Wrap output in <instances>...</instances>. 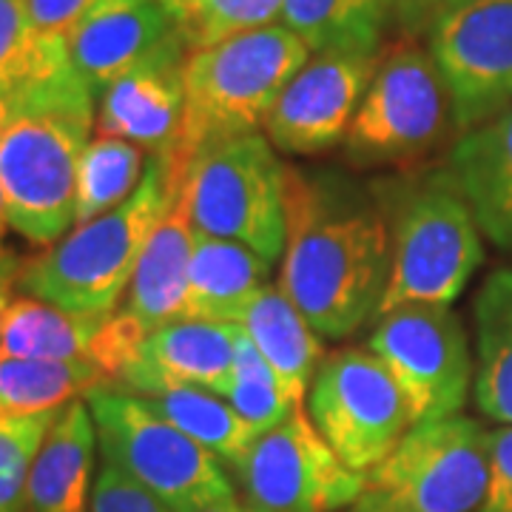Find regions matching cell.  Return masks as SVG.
I'll return each instance as SVG.
<instances>
[{"instance_id":"obj_1","label":"cell","mask_w":512,"mask_h":512,"mask_svg":"<svg viewBox=\"0 0 512 512\" xmlns=\"http://www.w3.org/2000/svg\"><path fill=\"white\" fill-rule=\"evenodd\" d=\"M390 220L370 200L288 168V245L279 288L325 339L379 316L390 282Z\"/></svg>"},{"instance_id":"obj_2","label":"cell","mask_w":512,"mask_h":512,"mask_svg":"<svg viewBox=\"0 0 512 512\" xmlns=\"http://www.w3.org/2000/svg\"><path fill=\"white\" fill-rule=\"evenodd\" d=\"M94 100L72 63L0 94L6 222L35 245H55L74 225L77 165L97 123Z\"/></svg>"},{"instance_id":"obj_3","label":"cell","mask_w":512,"mask_h":512,"mask_svg":"<svg viewBox=\"0 0 512 512\" xmlns=\"http://www.w3.org/2000/svg\"><path fill=\"white\" fill-rule=\"evenodd\" d=\"M188 163L177 154H151L143 183L126 202L74 225L46 254L20 265L18 285L26 296L80 316H111L131 288L154 228L183 191Z\"/></svg>"},{"instance_id":"obj_4","label":"cell","mask_w":512,"mask_h":512,"mask_svg":"<svg viewBox=\"0 0 512 512\" xmlns=\"http://www.w3.org/2000/svg\"><path fill=\"white\" fill-rule=\"evenodd\" d=\"M311 57L282 23L188 52L183 137L171 154L191 160L214 140L259 131L279 92Z\"/></svg>"},{"instance_id":"obj_5","label":"cell","mask_w":512,"mask_h":512,"mask_svg":"<svg viewBox=\"0 0 512 512\" xmlns=\"http://www.w3.org/2000/svg\"><path fill=\"white\" fill-rule=\"evenodd\" d=\"M390 282L384 313L404 305H453L484 262L481 228L450 168L430 171L393 205L390 225Z\"/></svg>"},{"instance_id":"obj_6","label":"cell","mask_w":512,"mask_h":512,"mask_svg":"<svg viewBox=\"0 0 512 512\" xmlns=\"http://www.w3.org/2000/svg\"><path fill=\"white\" fill-rule=\"evenodd\" d=\"M200 234L231 239L276 265L288 245V168L265 134H237L202 146L183 185Z\"/></svg>"},{"instance_id":"obj_7","label":"cell","mask_w":512,"mask_h":512,"mask_svg":"<svg viewBox=\"0 0 512 512\" xmlns=\"http://www.w3.org/2000/svg\"><path fill=\"white\" fill-rule=\"evenodd\" d=\"M490 481V430L470 416L424 421L365 473L350 512H476Z\"/></svg>"},{"instance_id":"obj_8","label":"cell","mask_w":512,"mask_h":512,"mask_svg":"<svg viewBox=\"0 0 512 512\" xmlns=\"http://www.w3.org/2000/svg\"><path fill=\"white\" fill-rule=\"evenodd\" d=\"M100 453L171 512H194L234 498V484L217 456L163 419L143 396L97 387L86 396Z\"/></svg>"},{"instance_id":"obj_9","label":"cell","mask_w":512,"mask_h":512,"mask_svg":"<svg viewBox=\"0 0 512 512\" xmlns=\"http://www.w3.org/2000/svg\"><path fill=\"white\" fill-rule=\"evenodd\" d=\"M447 126H453L450 94L433 57L416 37H402L379 55L345 151L359 165L410 163L436 148Z\"/></svg>"},{"instance_id":"obj_10","label":"cell","mask_w":512,"mask_h":512,"mask_svg":"<svg viewBox=\"0 0 512 512\" xmlns=\"http://www.w3.org/2000/svg\"><path fill=\"white\" fill-rule=\"evenodd\" d=\"M308 416L333 453L362 476L413 427L399 384L370 348L333 350L322 359L308 390Z\"/></svg>"},{"instance_id":"obj_11","label":"cell","mask_w":512,"mask_h":512,"mask_svg":"<svg viewBox=\"0 0 512 512\" xmlns=\"http://www.w3.org/2000/svg\"><path fill=\"white\" fill-rule=\"evenodd\" d=\"M370 350L402 390L413 427L458 416L476 379L467 330L447 305H404L384 313Z\"/></svg>"},{"instance_id":"obj_12","label":"cell","mask_w":512,"mask_h":512,"mask_svg":"<svg viewBox=\"0 0 512 512\" xmlns=\"http://www.w3.org/2000/svg\"><path fill=\"white\" fill-rule=\"evenodd\" d=\"M234 476L248 512H339L365 487V476L333 453L302 407L254 441Z\"/></svg>"},{"instance_id":"obj_13","label":"cell","mask_w":512,"mask_h":512,"mask_svg":"<svg viewBox=\"0 0 512 512\" xmlns=\"http://www.w3.org/2000/svg\"><path fill=\"white\" fill-rule=\"evenodd\" d=\"M458 134L512 106V0H470L427 32Z\"/></svg>"},{"instance_id":"obj_14","label":"cell","mask_w":512,"mask_h":512,"mask_svg":"<svg viewBox=\"0 0 512 512\" xmlns=\"http://www.w3.org/2000/svg\"><path fill=\"white\" fill-rule=\"evenodd\" d=\"M379 57L313 55L279 92L265 137L282 154H322L345 143Z\"/></svg>"},{"instance_id":"obj_15","label":"cell","mask_w":512,"mask_h":512,"mask_svg":"<svg viewBox=\"0 0 512 512\" xmlns=\"http://www.w3.org/2000/svg\"><path fill=\"white\" fill-rule=\"evenodd\" d=\"M146 333L123 311L111 316H80L35 296L12 299L0 356L9 359H49V362H92L120 382L123 370L143 345Z\"/></svg>"},{"instance_id":"obj_16","label":"cell","mask_w":512,"mask_h":512,"mask_svg":"<svg viewBox=\"0 0 512 512\" xmlns=\"http://www.w3.org/2000/svg\"><path fill=\"white\" fill-rule=\"evenodd\" d=\"M185 60L188 49L174 35L117 77L100 94L97 134L120 137L151 154L177 151L185 120Z\"/></svg>"},{"instance_id":"obj_17","label":"cell","mask_w":512,"mask_h":512,"mask_svg":"<svg viewBox=\"0 0 512 512\" xmlns=\"http://www.w3.org/2000/svg\"><path fill=\"white\" fill-rule=\"evenodd\" d=\"M242 325L177 319L151 330L120 376V390L154 396L165 387H202L228 399Z\"/></svg>"},{"instance_id":"obj_18","label":"cell","mask_w":512,"mask_h":512,"mask_svg":"<svg viewBox=\"0 0 512 512\" xmlns=\"http://www.w3.org/2000/svg\"><path fill=\"white\" fill-rule=\"evenodd\" d=\"M177 35L163 0H97L66 35L69 60L100 100L117 77Z\"/></svg>"},{"instance_id":"obj_19","label":"cell","mask_w":512,"mask_h":512,"mask_svg":"<svg viewBox=\"0 0 512 512\" xmlns=\"http://www.w3.org/2000/svg\"><path fill=\"white\" fill-rule=\"evenodd\" d=\"M447 168L470 202L481 234L512 256V106L464 131Z\"/></svg>"},{"instance_id":"obj_20","label":"cell","mask_w":512,"mask_h":512,"mask_svg":"<svg viewBox=\"0 0 512 512\" xmlns=\"http://www.w3.org/2000/svg\"><path fill=\"white\" fill-rule=\"evenodd\" d=\"M194 242L197 228L191 222L185 194L180 191L148 239L137 274L126 293V305L120 308L146 336L168 322L185 319V293Z\"/></svg>"},{"instance_id":"obj_21","label":"cell","mask_w":512,"mask_h":512,"mask_svg":"<svg viewBox=\"0 0 512 512\" xmlns=\"http://www.w3.org/2000/svg\"><path fill=\"white\" fill-rule=\"evenodd\" d=\"M97 424L86 399L66 404L37 450L26 510L29 512H89Z\"/></svg>"},{"instance_id":"obj_22","label":"cell","mask_w":512,"mask_h":512,"mask_svg":"<svg viewBox=\"0 0 512 512\" xmlns=\"http://www.w3.org/2000/svg\"><path fill=\"white\" fill-rule=\"evenodd\" d=\"M271 262L231 239L197 231L188 268L185 319L242 325L248 308L271 285Z\"/></svg>"},{"instance_id":"obj_23","label":"cell","mask_w":512,"mask_h":512,"mask_svg":"<svg viewBox=\"0 0 512 512\" xmlns=\"http://www.w3.org/2000/svg\"><path fill=\"white\" fill-rule=\"evenodd\" d=\"M242 330L279 376V382L285 384L288 396L302 404L325 359L319 342L322 336L313 330L305 313L293 305L291 296L279 285H268L245 313Z\"/></svg>"},{"instance_id":"obj_24","label":"cell","mask_w":512,"mask_h":512,"mask_svg":"<svg viewBox=\"0 0 512 512\" xmlns=\"http://www.w3.org/2000/svg\"><path fill=\"white\" fill-rule=\"evenodd\" d=\"M476 379L473 399L487 419L512 424V265L484 279L476 302Z\"/></svg>"},{"instance_id":"obj_25","label":"cell","mask_w":512,"mask_h":512,"mask_svg":"<svg viewBox=\"0 0 512 512\" xmlns=\"http://www.w3.org/2000/svg\"><path fill=\"white\" fill-rule=\"evenodd\" d=\"M279 23L311 55L379 57L387 9L384 0H282Z\"/></svg>"},{"instance_id":"obj_26","label":"cell","mask_w":512,"mask_h":512,"mask_svg":"<svg viewBox=\"0 0 512 512\" xmlns=\"http://www.w3.org/2000/svg\"><path fill=\"white\" fill-rule=\"evenodd\" d=\"M111 376L92 362H49L0 356V416L57 413L86 399L97 387H111Z\"/></svg>"},{"instance_id":"obj_27","label":"cell","mask_w":512,"mask_h":512,"mask_svg":"<svg viewBox=\"0 0 512 512\" xmlns=\"http://www.w3.org/2000/svg\"><path fill=\"white\" fill-rule=\"evenodd\" d=\"M146 402L177 430H183L188 439L225 461L231 470L242 464V458L248 456V450L259 439L254 427L239 416L228 399L202 387H165L148 396Z\"/></svg>"},{"instance_id":"obj_28","label":"cell","mask_w":512,"mask_h":512,"mask_svg":"<svg viewBox=\"0 0 512 512\" xmlns=\"http://www.w3.org/2000/svg\"><path fill=\"white\" fill-rule=\"evenodd\" d=\"M146 174L143 148L120 137H94L77 165L74 225L92 222L126 202Z\"/></svg>"},{"instance_id":"obj_29","label":"cell","mask_w":512,"mask_h":512,"mask_svg":"<svg viewBox=\"0 0 512 512\" xmlns=\"http://www.w3.org/2000/svg\"><path fill=\"white\" fill-rule=\"evenodd\" d=\"M188 52L211 49L222 40L274 26L282 0H163Z\"/></svg>"},{"instance_id":"obj_30","label":"cell","mask_w":512,"mask_h":512,"mask_svg":"<svg viewBox=\"0 0 512 512\" xmlns=\"http://www.w3.org/2000/svg\"><path fill=\"white\" fill-rule=\"evenodd\" d=\"M69 60L66 37H40L29 26L20 0H0V94L63 69Z\"/></svg>"},{"instance_id":"obj_31","label":"cell","mask_w":512,"mask_h":512,"mask_svg":"<svg viewBox=\"0 0 512 512\" xmlns=\"http://www.w3.org/2000/svg\"><path fill=\"white\" fill-rule=\"evenodd\" d=\"M228 402L242 419L254 427L256 436L279 427L296 407H302L288 396L285 384L279 382V376L262 359V353L254 348V342L245 336V330L237 342L234 384H231Z\"/></svg>"},{"instance_id":"obj_32","label":"cell","mask_w":512,"mask_h":512,"mask_svg":"<svg viewBox=\"0 0 512 512\" xmlns=\"http://www.w3.org/2000/svg\"><path fill=\"white\" fill-rule=\"evenodd\" d=\"M57 413L0 416V512H29L26 510L29 473Z\"/></svg>"},{"instance_id":"obj_33","label":"cell","mask_w":512,"mask_h":512,"mask_svg":"<svg viewBox=\"0 0 512 512\" xmlns=\"http://www.w3.org/2000/svg\"><path fill=\"white\" fill-rule=\"evenodd\" d=\"M89 512H171L157 495L140 487L134 478H128L120 467L103 458V467L97 473L92 490V510Z\"/></svg>"},{"instance_id":"obj_34","label":"cell","mask_w":512,"mask_h":512,"mask_svg":"<svg viewBox=\"0 0 512 512\" xmlns=\"http://www.w3.org/2000/svg\"><path fill=\"white\" fill-rule=\"evenodd\" d=\"M476 512H512V424L490 430V481Z\"/></svg>"},{"instance_id":"obj_35","label":"cell","mask_w":512,"mask_h":512,"mask_svg":"<svg viewBox=\"0 0 512 512\" xmlns=\"http://www.w3.org/2000/svg\"><path fill=\"white\" fill-rule=\"evenodd\" d=\"M470 0H384L387 26L399 29L404 37L427 35L444 15Z\"/></svg>"},{"instance_id":"obj_36","label":"cell","mask_w":512,"mask_h":512,"mask_svg":"<svg viewBox=\"0 0 512 512\" xmlns=\"http://www.w3.org/2000/svg\"><path fill=\"white\" fill-rule=\"evenodd\" d=\"M29 26L40 37H66L80 15L97 0H20Z\"/></svg>"},{"instance_id":"obj_37","label":"cell","mask_w":512,"mask_h":512,"mask_svg":"<svg viewBox=\"0 0 512 512\" xmlns=\"http://www.w3.org/2000/svg\"><path fill=\"white\" fill-rule=\"evenodd\" d=\"M20 265H23V262H18L12 254H6L0 259V342H3L6 311H9V305H12V291H15V285H18Z\"/></svg>"},{"instance_id":"obj_38","label":"cell","mask_w":512,"mask_h":512,"mask_svg":"<svg viewBox=\"0 0 512 512\" xmlns=\"http://www.w3.org/2000/svg\"><path fill=\"white\" fill-rule=\"evenodd\" d=\"M194 512H248V510L242 507V501L234 495V498H225V501L205 504V507H200V510H194Z\"/></svg>"},{"instance_id":"obj_39","label":"cell","mask_w":512,"mask_h":512,"mask_svg":"<svg viewBox=\"0 0 512 512\" xmlns=\"http://www.w3.org/2000/svg\"><path fill=\"white\" fill-rule=\"evenodd\" d=\"M6 200H3V188H0V259L6 256V251H3V231H6Z\"/></svg>"}]
</instances>
